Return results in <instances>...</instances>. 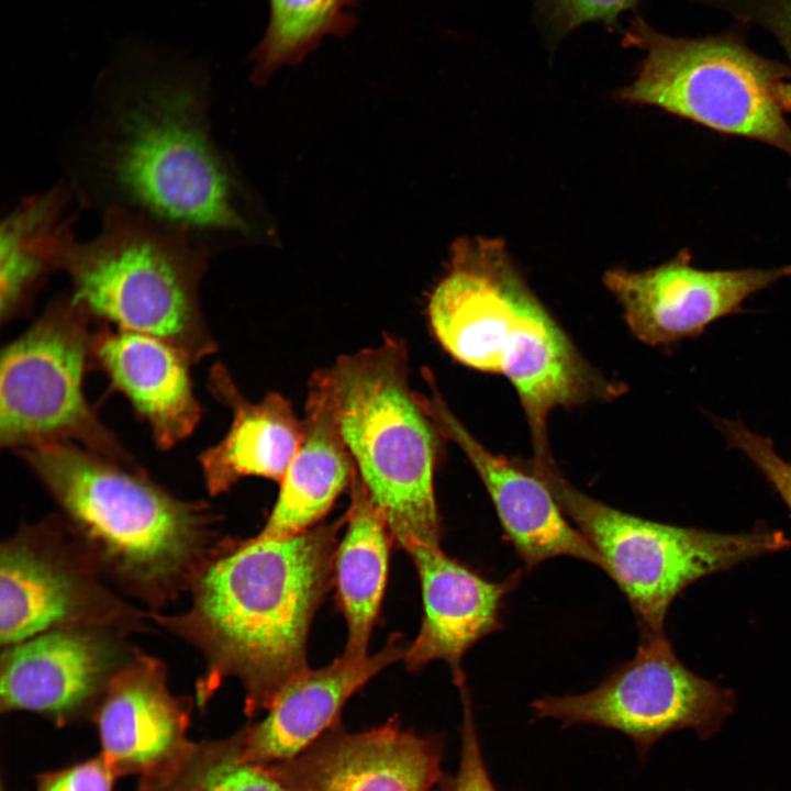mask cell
I'll return each mask as SVG.
<instances>
[{
	"label": "cell",
	"mask_w": 791,
	"mask_h": 791,
	"mask_svg": "<svg viewBox=\"0 0 791 791\" xmlns=\"http://www.w3.org/2000/svg\"><path fill=\"white\" fill-rule=\"evenodd\" d=\"M343 517L293 536L219 546L196 579L192 604L155 620L197 647L207 662L198 683L204 703L224 678L245 691V713L270 706L308 668L312 620L333 584Z\"/></svg>",
	"instance_id": "cell-1"
},
{
	"label": "cell",
	"mask_w": 791,
	"mask_h": 791,
	"mask_svg": "<svg viewBox=\"0 0 791 791\" xmlns=\"http://www.w3.org/2000/svg\"><path fill=\"white\" fill-rule=\"evenodd\" d=\"M104 79L115 99L99 158L127 208L192 236L246 231L208 131L202 68L131 42Z\"/></svg>",
	"instance_id": "cell-2"
},
{
	"label": "cell",
	"mask_w": 791,
	"mask_h": 791,
	"mask_svg": "<svg viewBox=\"0 0 791 791\" xmlns=\"http://www.w3.org/2000/svg\"><path fill=\"white\" fill-rule=\"evenodd\" d=\"M427 316L432 333L454 359L502 375L515 388L536 464L554 463L547 436L552 411L623 392V385L581 355L499 239L466 237L454 245L448 270L430 296Z\"/></svg>",
	"instance_id": "cell-3"
},
{
	"label": "cell",
	"mask_w": 791,
	"mask_h": 791,
	"mask_svg": "<svg viewBox=\"0 0 791 791\" xmlns=\"http://www.w3.org/2000/svg\"><path fill=\"white\" fill-rule=\"evenodd\" d=\"M52 494L90 558L152 605L193 586L211 556V516L133 469L74 443L15 452Z\"/></svg>",
	"instance_id": "cell-4"
},
{
	"label": "cell",
	"mask_w": 791,
	"mask_h": 791,
	"mask_svg": "<svg viewBox=\"0 0 791 791\" xmlns=\"http://www.w3.org/2000/svg\"><path fill=\"white\" fill-rule=\"evenodd\" d=\"M319 370L343 443L393 542L403 549L441 546L434 489L441 432L410 389L405 342L385 334Z\"/></svg>",
	"instance_id": "cell-5"
},
{
	"label": "cell",
	"mask_w": 791,
	"mask_h": 791,
	"mask_svg": "<svg viewBox=\"0 0 791 791\" xmlns=\"http://www.w3.org/2000/svg\"><path fill=\"white\" fill-rule=\"evenodd\" d=\"M207 258L188 231L119 204L105 211L94 238L77 242L68 225L48 252L53 270L70 278L71 299L93 320L160 338L193 364L218 350L199 299Z\"/></svg>",
	"instance_id": "cell-6"
},
{
	"label": "cell",
	"mask_w": 791,
	"mask_h": 791,
	"mask_svg": "<svg viewBox=\"0 0 791 791\" xmlns=\"http://www.w3.org/2000/svg\"><path fill=\"white\" fill-rule=\"evenodd\" d=\"M525 468L546 484L602 557L604 571L627 599L640 633H662L672 601L699 579L791 545L783 532L766 526L720 533L646 520L584 494L555 463L531 461Z\"/></svg>",
	"instance_id": "cell-7"
},
{
	"label": "cell",
	"mask_w": 791,
	"mask_h": 791,
	"mask_svg": "<svg viewBox=\"0 0 791 791\" xmlns=\"http://www.w3.org/2000/svg\"><path fill=\"white\" fill-rule=\"evenodd\" d=\"M624 44L646 52L627 102L661 108L713 130L755 138L791 156V76L729 36L673 37L632 21Z\"/></svg>",
	"instance_id": "cell-8"
},
{
	"label": "cell",
	"mask_w": 791,
	"mask_h": 791,
	"mask_svg": "<svg viewBox=\"0 0 791 791\" xmlns=\"http://www.w3.org/2000/svg\"><path fill=\"white\" fill-rule=\"evenodd\" d=\"M93 319L70 294L53 300L1 353L2 448L66 442L138 469L135 459L86 400Z\"/></svg>",
	"instance_id": "cell-9"
},
{
	"label": "cell",
	"mask_w": 791,
	"mask_h": 791,
	"mask_svg": "<svg viewBox=\"0 0 791 791\" xmlns=\"http://www.w3.org/2000/svg\"><path fill=\"white\" fill-rule=\"evenodd\" d=\"M531 706L565 726L614 729L644 757L665 735L692 729L701 739L717 733L735 706L734 692L704 679L677 657L665 633H640L635 656L581 694L546 695Z\"/></svg>",
	"instance_id": "cell-10"
},
{
	"label": "cell",
	"mask_w": 791,
	"mask_h": 791,
	"mask_svg": "<svg viewBox=\"0 0 791 791\" xmlns=\"http://www.w3.org/2000/svg\"><path fill=\"white\" fill-rule=\"evenodd\" d=\"M44 527L1 545L0 640L13 646L58 628L121 625L131 609L98 586L81 560Z\"/></svg>",
	"instance_id": "cell-11"
},
{
	"label": "cell",
	"mask_w": 791,
	"mask_h": 791,
	"mask_svg": "<svg viewBox=\"0 0 791 791\" xmlns=\"http://www.w3.org/2000/svg\"><path fill=\"white\" fill-rule=\"evenodd\" d=\"M786 278H791V265L698 269L684 250L651 269L609 270L603 281L621 303L634 335L660 346L701 335L713 322L737 313L749 297Z\"/></svg>",
	"instance_id": "cell-12"
},
{
	"label": "cell",
	"mask_w": 791,
	"mask_h": 791,
	"mask_svg": "<svg viewBox=\"0 0 791 791\" xmlns=\"http://www.w3.org/2000/svg\"><path fill=\"white\" fill-rule=\"evenodd\" d=\"M438 736L397 717L360 732L341 720L292 759L269 764L288 791H433L444 772Z\"/></svg>",
	"instance_id": "cell-13"
},
{
	"label": "cell",
	"mask_w": 791,
	"mask_h": 791,
	"mask_svg": "<svg viewBox=\"0 0 791 791\" xmlns=\"http://www.w3.org/2000/svg\"><path fill=\"white\" fill-rule=\"evenodd\" d=\"M100 627L52 630L7 647L0 664L2 712L32 711L59 725L92 717L122 660Z\"/></svg>",
	"instance_id": "cell-14"
},
{
	"label": "cell",
	"mask_w": 791,
	"mask_h": 791,
	"mask_svg": "<svg viewBox=\"0 0 791 791\" xmlns=\"http://www.w3.org/2000/svg\"><path fill=\"white\" fill-rule=\"evenodd\" d=\"M424 378L431 396L420 402L441 435L455 442L467 456L494 505L504 536L525 568L558 556L581 559L601 568L604 561L582 534L565 519L550 490L534 474L491 453L452 413L438 393L430 370Z\"/></svg>",
	"instance_id": "cell-15"
},
{
	"label": "cell",
	"mask_w": 791,
	"mask_h": 791,
	"mask_svg": "<svg viewBox=\"0 0 791 791\" xmlns=\"http://www.w3.org/2000/svg\"><path fill=\"white\" fill-rule=\"evenodd\" d=\"M417 571L423 600L419 634L403 660L417 670L434 660L445 661L455 684H465L464 655L481 638L502 627L505 597L520 581L514 572L491 581L447 556L441 546L414 543L404 549Z\"/></svg>",
	"instance_id": "cell-16"
},
{
	"label": "cell",
	"mask_w": 791,
	"mask_h": 791,
	"mask_svg": "<svg viewBox=\"0 0 791 791\" xmlns=\"http://www.w3.org/2000/svg\"><path fill=\"white\" fill-rule=\"evenodd\" d=\"M189 714V703L170 693L164 666L136 653L110 678L91 718L116 776L142 777L186 751Z\"/></svg>",
	"instance_id": "cell-17"
},
{
	"label": "cell",
	"mask_w": 791,
	"mask_h": 791,
	"mask_svg": "<svg viewBox=\"0 0 791 791\" xmlns=\"http://www.w3.org/2000/svg\"><path fill=\"white\" fill-rule=\"evenodd\" d=\"M406 647L394 634L375 654H343L325 667L305 668L279 691L260 722L235 732L243 755L261 765L294 758L341 720L343 706L355 692L403 659Z\"/></svg>",
	"instance_id": "cell-18"
},
{
	"label": "cell",
	"mask_w": 791,
	"mask_h": 791,
	"mask_svg": "<svg viewBox=\"0 0 791 791\" xmlns=\"http://www.w3.org/2000/svg\"><path fill=\"white\" fill-rule=\"evenodd\" d=\"M91 365L101 369L147 422L156 446L170 449L189 437L203 414L190 376L193 361L152 335L110 326L93 334Z\"/></svg>",
	"instance_id": "cell-19"
},
{
	"label": "cell",
	"mask_w": 791,
	"mask_h": 791,
	"mask_svg": "<svg viewBox=\"0 0 791 791\" xmlns=\"http://www.w3.org/2000/svg\"><path fill=\"white\" fill-rule=\"evenodd\" d=\"M208 389L232 412L225 436L198 457L209 493L226 492L246 477L266 478L279 484L302 437V419L292 403L275 391L259 402H250L221 363L211 368Z\"/></svg>",
	"instance_id": "cell-20"
},
{
	"label": "cell",
	"mask_w": 791,
	"mask_h": 791,
	"mask_svg": "<svg viewBox=\"0 0 791 791\" xmlns=\"http://www.w3.org/2000/svg\"><path fill=\"white\" fill-rule=\"evenodd\" d=\"M355 466L338 432L320 370L308 382L302 437L258 535L283 538L321 522L350 487Z\"/></svg>",
	"instance_id": "cell-21"
},
{
	"label": "cell",
	"mask_w": 791,
	"mask_h": 791,
	"mask_svg": "<svg viewBox=\"0 0 791 791\" xmlns=\"http://www.w3.org/2000/svg\"><path fill=\"white\" fill-rule=\"evenodd\" d=\"M349 490L345 532L334 555L333 584L347 624L344 655L361 657L368 655L372 627L385 594L393 539L356 469Z\"/></svg>",
	"instance_id": "cell-22"
},
{
	"label": "cell",
	"mask_w": 791,
	"mask_h": 791,
	"mask_svg": "<svg viewBox=\"0 0 791 791\" xmlns=\"http://www.w3.org/2000/svg\"><path fill=\"white\" fill-rule=\"evenodd\" d=\"M69 192L58 185L21 202L0 226V316L4 324L27 309L52 271L46 246L69 220Z\"/></svg>",
	"instance_id": "cell-23"
},
{
	"label": "cell",
	"mask_w": 791,
	"mask_h": 791,
	"mask_svg": "<svg viewBox=\"0 0 791 791\" xmlns=\"http://www.w3.org/2000/svg\"><path fill=\"white\" fill-rule=\"evenodd\" d=\"M358 1L268 0L267 30L249 57L252 80L264 85L279 67L301 63L327 35H349L357 20L347 8Z\"/></svg>",
	"instance_id": "cell-24"
},
{
	"label": "cell",
	"mask_w": 791,
	"mask_h": 791,
	"mask_svg": "<svg viewBox=\"0 0 791 791\" xmlns=\"http://www.w3.org/2000/svg\"><path fill=\"white\" fill-rule=\"evenodd\" d=\"M137 791H288L270 765L249 761L236 733L191 742L174 762L141 777Z\"/></svg>",
	"instance_id": "cell-25"
},
{
	"label": "cell",
	"mask_w": 791,
	"mask_h": 791,
	"mask_svg": "<svg viewBox=\"0 0 791 791\" xmlns=\"http://www.w3.org/2000/svg\"><path fill=\"white\" fill-rule=\"evenodd\" d=\"M728 446L740 452L760 471L791 514V463L775 449L769 437L749 430L738 420L712 416Z\"/></svg>",
	"instance_id": "cell-26"
},
{
	"label": "cell",
	"mask_w": 791,
	"mask_h": 791,
	"mask_svg": "<svg viewBox=\"0 0 791 791\" xmlns=\"http://www.w3.org/2000/svg\"><path fill=\"white\" fill-rule=\"evenodd\" d=\"M460 697L463 724L459 765L455 773L444 772L433 791H497L484 761L466 686L460 687Z\"/></svg>",
	"instance_id": "cell-27"
},
{
	"label": "cell",
	"mask_w": 791,
	"mask_h": 791,
	"mask_svg": "<svg viewBox=\"0 0 791 791\" xmlns=\"http://www.w3.org/2000/svg\"><path fill=\"white\" fill-rule=\"evenodd\" d=\"M638 0H539L545 22L555 36L591 21L613 25Z\"/></svg>",
	"instance_id": "cell-28"
},
{
	"label": "cell",
	"mask_w": 791,
	"mask_h": 791,
	"mask_svg": "<svg viewBox=\"0 0 791 791\" xmlns=\"http://www.w3.org/2000/svg\"><path fill=\"white\" fill-rule=\"evenodd\" d=\"M116 777L100 754L83 762L42 773L37 778L36 791H112Z\"/></svg>",
	"instance_id": "cell-29"
},
{
	"label": "cell",
	"mask_w": 791,
	"mask_h": 791,
	"mask_svg": "<svg viewBox=\"0 0 791 791\" xmlns=\"http://www.w3.org/2000/svg\"><path fill=\"white\" fill-rule=\"evenodd\" d=\"M743 12L776 37L791 64V0H749Z\"/></svg>",
	"instance_id": "cell-30"
}]
</instances>
